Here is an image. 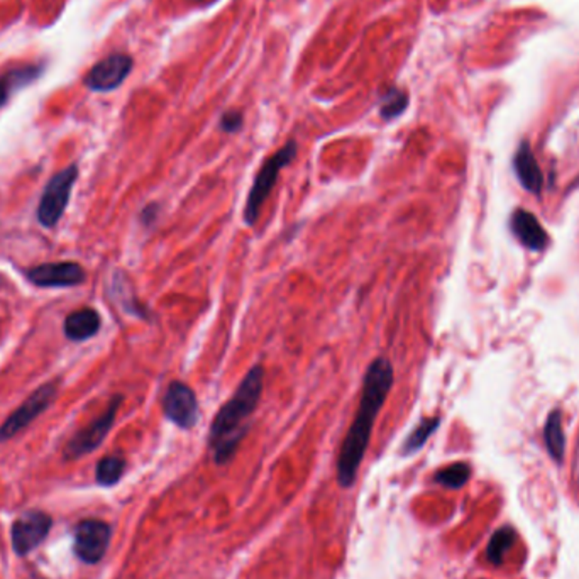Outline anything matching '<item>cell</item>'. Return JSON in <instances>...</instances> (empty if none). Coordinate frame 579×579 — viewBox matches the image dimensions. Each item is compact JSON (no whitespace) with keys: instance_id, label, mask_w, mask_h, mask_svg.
<instances>
[{"instance_id":"cell-24","label":"cell","mask_w":579,"mask_h":579,"mask_svg":"<svg viewBox=\"0 0 579 579\" xmlns=\"http://www.w3.org/2000/svg\"><path fill=\"white\" fill-rule=\"evenodd\" d=\"M158 212H160V207L156 204H152V206L142 208L141 222L144 225H152V222L156 221V217H158Z\"/></svg>"},{"instance_id":"cell-8","label":"cell","mask_w":579,"mask_h":579,"mask_svg":"<svg viewBox=\"0 0 579 579\" xmlns=\"http://www.w3.org/2000/svg\"><path fill=\"white\" fill-rule=\"evenodd\" d=\"M53 525V519L40 510L21 513L11 528V542L17 556H28L38 549L48 538Z\"/></svg>"},{"instance_id":"cell-22","label":"cell","mask_w":579,"mask_h":579,"mask_svg":"<svg viewBox=\"0 0 579 579\" xmlns=\"http://www.w3.org/2000/svg\"><path fill=\"white\" fill-rule=\"evenodd\" d=\"M469 478H471V468L468 463H455L447 468L437 471L434 476V482H439L444 488L459 490L469 482Z\"/></svg>"},{"instance_id":"cell-20","label":"cell","mask_w":579,"mask_h":579,"mask_svg":"<svg viewBox=\"0 0 579 579\" xmlns=\"http://www.w3.org/2000/svg\"><path fill=\"white\" fill-rule=\"evenodd\" d=\"M515 530L511 527H503L493 534L490 538V544L486 547V557L493 565H500L503 563L507 552L510 551L511 546L515 544Z\"/></svg>"},{"instance_id":"cell-11","label":"cell","mask_w":579,"mask_h":579,"mask_svg":"<svg viewBox=\"0 0 579 579\" xmlns=\"http://www.w3.org/2000/svg\"><path fill=\"white\" fill-rule=\"evenodd\" d=\"M165 417L179 428L195 427L198 422V400L190 386L181 381H171L163 397Z\"/></svg>"},{"instance_id":"cell-25","label":"cell","mask_w":579,"mask_h":579,"mask_svg":"<svg viewBox=\"0 0 579 579\" xmlns=\"http://www.w3.org/2000/svg\"><path fill=\"white\" fill-rule=\"evenodd\" d=\"M197 2H202V0H197Z\"/></svg>"},{"instance_id":"cell-6","label":"cell","mask_w":579,"mask_h":579,"mask_svg":"<svg viewBox=\"0 0 579 579\" xmlns=\"http://www.w3.org/2000/svg\"><path fill=\"white\" fill-rule=\"evenodd\" d=\"M123 401H124L123 395H114L111 401H109V405H107V409L104 410V414L96 417V420L92 424H88L87 427L78 430L67 442V446L63 449V459L65 461H77L83 455H90V453H94L96 449H98L100 444L106 441V437L109 436V432L114 427L115 417H117V412H119Z\"/></svg>"},{"instance_id":"cell-1","label":"cell","mask_w":579,"mask_h":579,"mask_svg":"<svg viewBox=\"0 0 579 579\" xmlns=\"http://www.w3.org/2000/svg\"><path fill=\"white\" fill-rule=\"evenodd\" d=\"M395 372L386 358H376L368 366L363 380L358 412L345 434L337 459V482L343 488H351L358 478L359 466L368 451L376 417L391 391Z\"/></svg>"},{"instance_id":"cell-21","label":"cell","mask_w":579,"mask_h":579,"mask_svg":"<svg viewBox=\"0 0 579 579\" xmlns=\"http://www.w3.org/2000/svg\"><path fill=\"white\" fill-rule=\"evenodd\" d=\"M409 106V96L405 90H400L397 87H391L385 90V94L381 96V100H380V115L385 119V121H391V119H397L399 115H401L405 109Z\"/></svg>"},{"instance_id":"cell-12","label":"cell","mask_w":579,"mask_h":579,"mask_svg":"<svg viewBox=\"0 0 579 579\" xmlns=\"http://www.w3.org/2000/svg\"><path fill=\"white\" fill-rule=\"evenodd\" d=\"M510 229L513 235L530 251H544L549 246V234L538 217L524 208H517L510 217Z\"/></svg>"},{"instance_id":"cell-16","label":"cell","mask_w":579,"mask_h":579,"mask_svg":"<svg viewBox=\"0 0 579 579\" xmlns=\"http://www.w3.org/2000/svg\"><path fill=\"white\" fill-rule=\"evenodd\" d=\"M42 69H44L42 65L34 63V65L14 67L2 73L0 75V109L11 100V96H14L15 92L36 82L41 77Z\"/></svg>"},{"instance_id":"cell-5","label":"cell","mask_w":579,"mask_h":579,"mask_svg":"<svg viewBox=\"0 0 579 579\" xmlns=\"http://www.w3.org/2000/svg\"><path fill=\"white\" fill-rule=\"evenodd\" d=\"M60 390V381L53 380L36 388L26 400L23 401L13 414L0 426V444L14 439L24 428H28L40 415L44 414L55 401Z\"/></svg>"},{"instance_id":"cell-23","label":"cell","mask_w":579,"mask_h":579,"mask_svg":"<svg viewBox=\"0 0 579 579\" xmlns=\"http://www.w3.org/2000/svg\"><path fill=\"white\" fill-rule=\"evenodd\" d=\"M243 123H244V119H243V114H241V112H225V114L222 115L221 129L224 133L233 134V133H237V131L243 127Z\"/></svg>"},{"instance_id":"cell-10","label":"cell","mask_w":579,"mask_h":579,"mask_svg":"<svg viewBox=\"0 0 579 579\" xmlns=\"http://www.w3.org/2000/svg\"><path fill=\"white\" fill-rule=\"evenodd\" d=\"M133 71V58L125 53H114L100 60L88 73L85 75L83 83L92 92H112L119 88L129 73Z\"/></svg>"},{"instance_id":"cell-15","label":"cell","mask_w":579,"mask_h":579,"mask_svg":"<svg viewBox=\"0 0 579 579\" xmlns=\"http://www.w3.org/2000/svg\"><path fill=\"white\" fill-rule=\"evenodd\" d=\"M102 327V318L96 308L83 307L69 312L63 320V334L71 343H83L96 337Z\"/></svg>"},{"instance_id":"cell-13","label":"cell","mask_w":579,"mask_h":579,"mask_svg":"<svg viewBox=\"0 0 579 579\" xmlns=\"http://www.w3.org/2000/svg\"><path fill=\"white\" fill-rule=\"evenodd\" d=\"M513 170L527 192L534 195L542 192V187H544L542 170L538 166V158L532 152L528 141H522L520 146L517 148L513 156Z\"/></svg>"},{"instance_id":"cell-18","label":"cell","mask_w":579,"mask_h":579,"mask_svg":"<svg viewBox=\"0 0 579 579\" xmlns=\"http://www.w3.org/2000/svg\"><path fill=\"white\" fill-rule=\"evenodd\" d=\"M439 426H441V417L439 415L422 418L420 424L412 430V434L403 442L401 455H412L415 453H418L426 446L428 437L439 428Z\"/></svg>"},{"instance_id":"cell-14","label":"cell","mask_w":579,"mask_h":579,"mask_svg":"<svg viewBox=\"0 0 579 579\" xmlns=\"http://www.w3.org/2000/svg\"><path fill=\"white\" fill-rule=\"evenodd\" d=\"M109 293L111 299L117 304V307L133 317L142 318L148 320L150 318V312L144 305L139 302L136 297L134 287L131 283V280L127 278L123 270H115L111 276V283H109Z\"/></svg>"},{"instance_id":"cell-19","label":"cell","mask_w":579,"mask_h":579,"mask_svg":"<svg viewBox=\"0 0 579 579\" xmlns=\"http://www.w3.org/2000/svg\"><path fill=\"white\" fill-rule=\"evenodd\" d=\"M125 459L121 455H106L102 457L96 466V482L100 486L111 488L121 482L124 476Z\"/></svg>"},{"instance_id":"cell-17","label":"cell","mask_w":579,"mask_h":579,"mask_svg":"<svg viewBox=\"0 0 579 579\" xmlns=\"http://www.w3.org/2000/svg\"><path fill=\"white\" fill-rule=\"evenodd\" d=\"M544 441L547 451L554 461L563 463L565 451V430H563V415L561 410H552L544 427Z\"/></svg>"},{"instance_id":"cell-7","label":"cell","mask_w":579,"mask_h":579,"mask_svg":"<svg viewBox=\"0 0 579 579\" xmlns=\"http://www.w3.org/2000/svg\"><path fill=\"white\" fill-rule=\"evenodd\" d=\"M111 525L98 519H85L75 527L73 552L83 565H96L111 546Z\"/></svg>"},{"instance_id":"cell-3","label":"cell","mask_w":579,"mask_h":579,"mask_svg":"<svg viewBox=\"0 0 579 579\" xmlns=\"http://www.w3.org/2000/svg\"><path fill=\"white\" fill-rule=\"evenodd\" d=\"M297 152H299L297 142L293 139H290L281 150H278L273 156H270L262 163L248 193V200H246V207H244V224L246 225L256 224L258 217H260L262 206L270 197L271 190L275 188L281 170L295 160Z\"/></svg>"},{"instance_id":"cell-9","label":"cell","mask_w":579,"mask_h":579,"mask_svg":"<svg viewBox=\"0 0 579 579\" xmlns=\"http://www.w3.org/2000/svg\"><path fill=\"white\" fill-rule=\"evenodd\" d=\"M26 278L38 289H73L87 281V271L77 262H44L29 268Z\"/></svg>"},{"instance_id":"cell-2","label":"cell","mask_w":579,"mask_h":579,"mask_svg":"<svg viewBox=\"0 0 579 579\" xmlns=\"http://www.w3.org/2000/svg\"><path fill=\"white\" fill-rule=\"evenodd\" d=\"M264 368L256 364L249 370L234 395L225 401L214 417L208 432V447L217 464L233 459L237 447L248 434L249 418L262 400Z\"/></svg>"},{"instance_id":"cell-4","label":"cell","mask_w":579,"mask_h":579,"mask_svg":"<svg viewBox=\"0 0 579 579\" xmlns=\"http://www.w3.org/2000/svg\"><path fill=\"white\" fill-rule=\"evenodd\" d=\"M78 179L77 163L60 170L42 190L41 200L36 208V221L44 229H53L65 216L69 204V197L73 192L75 181Z\"/></svg>"}]
</instances>
